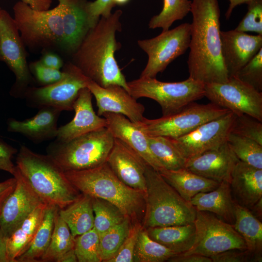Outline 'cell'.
Listing matches in <instances>:
<instances>
[{
	"mask_svg": "<svg viewBox=\"0 0 262 262\" xmlns=\"http://www.w3.org/2000/svg\"><path fill=\"white\" fill-rule=\"evenodd\" d=\"M58 210L55 216L51 240L41 260V262H58L66 253L74 248L75 237L67 224L60 216Z\"/></svg>",
	"mask_w": 262,
	"mask_h": 262,
	"instance_id": "obj_33",
	"label": "cell"
},
{
	"mask_svg": "<svg viewBox=\"0 0 262 262\" xmlns=\"http://www.w3.org/2000/svg\"><path fill=\"white\" fill-rule=\"evenodd\" d=\"M17 150L0 139V170L6 171L12 175L15 172L16 166L12 162L13 156Z\"/></svg>",
	"mask_w": 262,
	"mask_h": 262,
	"instance_id": "obj_48",
	"label": "cell"
},
{
	"mask_svg": "<svg viewBox=\"0 0 262 262\" xmlns=\"http://www.w3.org/2000/svg\"><path fill=\"white\" fill-rule=\"evenodd\" d=\"M13 176L16 179V187L0 212V229L6 238L35 209L44 203L28 185L16 167Z\"/></svg>",
	"mask_w": 262,
	"mask_h": 262,
	"instance_id": "obj_16",
	"label": "cell"
},
{
	"mask_svg": "<svg viewBox=\"0 0 262 262\" xmlns=\"http://www.w3.org/2000/svg\"><path fill=\"white\" fill-rule=\"evenodd\" d=\"M122 11L117 10L108 16H101L72 54L71 62L98 85L116 84L129 92L128 82L115 57L121 45L116 34L122 29Z\"/></svg>",
	"mask_w": 262,
	"mask_h": 262,
	"instance_id": "obj_2",
	"label": "cell"
},
{
	"mask_svg": "<svg viewBox=\"0 0 262 262\" xmlns=\"http://www.w3.org/2000/svg\"><path fill=\"white\" fill-rule=\"evenodd\" d=\"M33 9L42 11L49 9L51 4V0H21Z\"/></svg>",
	"mask_w": 262,
	"mask_h": 262,
	"instance_id": "obj_52",
	"label": "cell"
},
{
	"mask_svg": "<svg viewBox=\"0 0 262 262\" xmlns=\"http://www.w3.org/2000/svg\"><path fill=\"white\" fill-rule=\"evenodd\" d=\"M47 205L42 203L39 205L6 238L9 262H16V259L30 246L42 221Z\"/></svg>",
	"mask_w": 262,
	"mask_h": 262,
	"instance_id": "obj_27",
	"label": "cell"
},
{
	"mask_svg": "<svg viewBox=\"0 0 262 262\" xmlns=\"http://www.w3.org/2000/svg\"><path fill=\"white\" fill-rule=\"evenodd\" d=\"M59 209L47 205L42 221L28 249L18 257L16 262H38L45 254L50 242L55 214Z\"/></svg>",
	"mask_w": 262,
	"mask_h": 262,
	"instance_id": "obj_31",
	"label": "cell"
},
{
	"mask_svg": "<svg viewBox=\"0 0 262 262\" xmlns=\"http://www.w3.org/2000/svg\"><path fill=\"white\" fill-rule=\"evenodd\" d=\"M231 132L253 140L262 145V122L250 115H236Z\"/></svg>",
	"mask_w": 262,
	"mask_h": 262,
	"instance_id": "obj_41",
	"label": "cell"
},
{
	"mask_svg": "<svg viewBox=\"0 0 262 262\" xmlns=\"http://www.w3.org/2000/svg\"><path fill=\"white\" fill-rule=\"evenodd\" d=\"M39 62L48 67L60 70L64 63L61 58L57 54L49 50L44 51Z\"/></svg>",
	"mask_w": 262,
	"mask_h": 262,
	"instance_id": "obj_49",
	"label": "cell"
},
{
	"mask_svg": "<svg viewBox=\"0 0 262 262\" xmlns=\"http://www.w3.org/2000/svg\"><path fill=\"white\" fill-rule=\"evenodd\" d=\"M158 172L163 179L188 201L199 193L215 189L220 183L199 176L185 168L175 170L163 168Z\"/></svg>",
	"mask_w": 262,
	"mask_h": 262,
	"instance_id": "obj_26",
	"label": "cell"
},
{
	"mask_svg": "<svg viewBox=\"0 0 262 262\" xmlns=\"http://www.w3.org/2000/svg\"><path fill=\"white\" fill-rule=\"evenodd\" d=\"M78 262L74 248L66 253L58 261V262Z\"/></svg>",
	"mask_w": 262,
	"mask_h": 262,
	"instance_id": "obj_56",
	"label": "cell"
},
{
	"mask_svg": "<svg viewBox=\"0 0 262 262\" xmlns=\"http://www.w3.org/2000/svg\"><path fill=\"white\" fill-rule=\"evenodd\" d=\"M205 91L211 102L236 115H247L262 122V92L236 77L224 82L206 84Z\"/></svg>",
	"mask_w": 262,
	"mask_h": 262,
	"instance_id": "obj_13",
	"label": "cell"
},
{
	"mask_svg": "<svg viewBox=\"0 0 262 262\" xmlns=\"http://www.w3.org/2000/svg\"><path fill=\"white\" fill-rule=\"evenodd\" d=\"M145 211L143 228L185 225L194 223L197 210L183 198L161 176L147 164Z\"/></svg>",
	"mask_w": 262,
	"mask_h": 262,
	"instance_id": "obj_6",
	"label": "cell"
},
{
	"mask_svg": "<svg viewBox=\"0 0 262 262\" xmlns=\"http://www.w3.org/2000/svg\"><path fill=\"white\" fill-rule=\"evenodd\" d=\"M25 46L14 17L5 10L0 12V61L15 75L14 96H24L32 80Z\"/></svg>",
	"mask_w": 262,
	"mask_h": 262,
	"instance_id": "obj_14",
	"label": "cell"
},
{
	"mask_svg": "<svg viewBox=\"0 0 262 262\" xmlns=\"http://www.w3.org/2000/svg\"><path fill=\"white\" fill-rule=\"evenodd\" d=\"M213 262H262V257L247 249H232L210 257Z\"/></svg>",
	"mask_w": 262,
	"mask_h": 262,
	"instance_id": "obj_46",
	"label": "cell"
},
{
	"mask_svg": "<svg viewBox=\"0 0 262 262\" xmlns=\"http://www.w3.org/2000/svg\"><path fill=\"white\" fill-rule=\"evenodd\" d=\"M190 12L189 77L205 84L226 82L229 77L221 54L218 0H192Z\"/></svg>",
	"mask_w": 262,
	"mask_h": 262,
	"instance_id": "obj_1",
	"label": "cell"
},
{
	"mask_svg": "<svg viewBox=\"0 0 262 262\" xmlns=\"http://www.w3.org/2000/svg\"><path fill=\"white\" fill-rule=\"evenodd\" d=\"M102 115L107 120V128L115 138L124 143L147 164L157 171L164 168L150 151L147 135L124 115L116 113H105Z\"/></svg>",
	"mask_w": 262,
	"mask_h": 262,
	"instance_id": "obj_21",
	"label": "cell"
},
{
	"mask_svg": "<svg viewBox=\"0 0 262 262\" xmlns=\"http://www.w3.org/2000/svg\"><path fill=\"white\" fill-rule=\"evenodd\" d=\"M146 230L151 239L177 254L188 251L193 246L196 238V227L194 223L148 228Z\"/></svg>",
	"mask_w": 262,
	"mask_h": 262,
	"instance_id": "obj_29",
	"label": "cell"
},
{
	"mask_svg": "<svg viewBox=\"0 0 262 262\" xmlns=\"http://www.w3.org/2000/svg\"><path fill=\"white\" fill-rule=\"evenodd\" d=\"M1 9H2L0 7V12L1 10Z\"/></svg>",
	"mask_w": 262,
	"mask_h": 262,
	"instance_id": "obj_58",
	"label": "cell"
},
{
	"mask_svg": "<svg viewBox=\"0 0 262 262\" xmlns=\"http://www.w3.org/2000/svg\"><path fill=\"white\" fill-rule=\"evenodd\" d=\"M240 160L228 142L186 160L185 168L218 182H230L232 171Z\"/></svg>",
	"mask_w": 262,
	"mask_h": 262,
	"instance_id": "obj_19",
	"label": "cell"
},
{
	"mask_svg": "<svg viewBox=\"0 0 262 262\" xmlns=\"http://www.w3.org/2000/svg\"><path fill=\"white\" fill-rule=\"evenodd\" d=\"M229 112L212 102L203 104L193 102L171 115L153 119L144 117L135 124L147 136L175 139Z\"/></svg>",
	"mask_w": 262,
	"mask_h": 262,
	"instance_id": "obj_9",
	"label": "cell"
},
{
	"mask_svg": "<svg viewBox=\"0 0 262 262\" xmlns=\"http://www.w3.org/2000/svg\"><path fill=\"white\" fill-rule=\"evenodd\" d=\"M64 76L58 82L40 87L28 88L24 97L29 106L40 109L52 107L72 111L80 90L87 87L90 79L72 62L64 65Z\"/></svg>",
	"mask_w": 262,
	"mask_h": 262,
	"instance_id": "obj_11",
	"label": "cell"
},
{
	"mask_svg": "<svg viewBox=\"0 0 262 262\" xmlns=\"http://www.w3.org/2000/svg\"><path fill=\"white\" fill-rule=\"evenodd\" d=\"M251 0H229V7L225 14L226 18L230 17L233 9L237 6L243 3H246Z\"/></svg>",
	"mask_w": 262,
	"mask_h": 262,
	"instance_id": "obj_55",
	"label": "cell"
},
{
	"mask_svg": "<svg viewBox=\"0 0 262 262\" xmlns=\"http://www.w3.org/2000/svg\"><path fill=\"white\" fill-rule=\"evenodd\" d=\"M191 25L181 24L150 39L139 40L138 45L148 56L147 65L140 77L155 78L168 65L189 49Z\"/></svg>",
	"mask_w": 262,
	"mask_h": 262,
	"instance_id": "obj_12",
	"label": "cell"
},
{
	"mask_svg": "<svg viewBox=\"0 0 262 262\" xmlns=\"http://www.w3.org/2000/svg\"><path fill=\"white\" fill-rule=\"evenodd\" d=\"M249 210L252 214L262 221V198H261Z\"/></svg>",
	"mask_w": 262,
	"mask_h": 262,
	"instance_id": "obj_54",
	"label": "cell"
},
{
	"mask_svg": "<svg viewBox=\"0 0 262 262\" xmlns=\"http://www.w3.org/2000/svg\"><path fill=\"white\" fill-rule=\"evenodd\" d=\"M129 92L136 99L147 98L161 107L163 116L174 114L205 97V84L190 77L178 82H163L156 78L140 77L127 82Z\"/></svg>",
	"mask_w": 262,
	"mask_h": 262,
	"instance_id": "obj_8",
	"label": "cell"
},
{
	"mask_svg": "<svg viewBox=\"0 0 262 262\" xmlns=\"http://www.w3.org/2000/svg\"><path fill=\"white\" fill-rule=\"evenodd\" d=\"M130 0H113L115 5H122L127 3Z\"/></svg>",
	"mask_w": 262,
	"mask_h": 262,
	"instance_id": "obj_57",
	"label": "cell"
},
{
	"mask_svg": "<svg viewBox=\"0 0 262 262\" xmlns=\"http://www.w3.org/2000/svg\"><path fill=\"white\" fill-rule=\"evenodd\" d=\"M170 262H213L210 257L196 254H178L168 260Z\"/></svg>",
	"mask_w": 262,
	"mask_h": 262,
	"instance_id": "obj_51",
	"label": "cell"
},
{
	"mask_svg": "<svg viewBox=\"0 0 262 262\" xmlns=\"http://www.w3.org/2000/svg\"><path fill=\"white\" fill-rule=\"evenodd\" d=\"M114 139L109 130L103 127L68 141L55 140L47 152L64 172L92 168L106 162Z\"/></svg>",
	"mask_w": 262,
	"mask_h": 262,
	"instance_id": "obj_7",
	"label": "cell"
},
{
	"mask_svg": "<svg viewBox=\"0 0 262 262\" xmlns=\"http://www.w3.org/2000/svg\"><path fill=\"white\" fill-rule=\"evenodd\" d=\"M147 139L150 151L164 168L171 170L185 168L186 160L170 138L147 136Z\"/></svg>",
	"mask_w": 262,
	"mask_h": 262,
	"instance_id": "obj_34",
	"label": "cell"
},
{
	"mask_svg": "<svg viewBox=\"0 0 262 262\" xmlns=\"http://www.w3.org/2000/svg\"><path fill=\"white\" fill-rule=\"evenodd\" d=\"M132 224L131 220L126 218L121 223L99 234L102 262H107L116 255L126 238Z\"/></svg>",
	"mask_w": 262,
	"mask_h": 262,
	"instance_id": "obj_39",
	"label": "cell"
},
{
	"mask_svg": "<svg viewBox=\"0 0 262 262\" xmlns=\"http://www.w3.org/2000/svg\"><path fill=\"white\" fill-rule=\"evenodd\" d=\"M92 95L87 87L80 90L73 105L74 116L69 122L58 128L56 140L68 141L85 133L107 127L105 118L97 115L93 109Z\"/></svg>",
	"mask_w": 262,
	"mask_h": 262,
	"instance_id": "obj_22",
	"label": "cell"
},
{
	"mask_svg": "<svg viewBox=\"0 0 262 262\" xmlns=\"http://www.w3.org/2000/svg\"><path fill=\"white\" fill-rule=\"evenodd\" d=\"M91 199L94 213L93 228L99 234L128 218L113 203L99 198L91 197Z\"/></svg>",
	"mask_w": 262,
	"mask_h": 262,
	"instance_id": "obj_38",
	"label": "cell"
},
{
	"mask_svg": "<svg viewBox=\"0 0 262 262\" xmlns=\"http://www.w3.org/2000/svg\"><path fill=\"white\" fill-rule=\"evenodd\" d=\"M14 20L25 46L33 51L52 49L68 53L67 23L62 6L39 11L21 1L13 7Z\"/></svg>",
	"mask_w": 262,
	"mask_h": 262,
	"instance_id": "obj_5",
	"label": "cell"
},
{
	"mask_svg": "<svg viewBox=\"0 0 262 262\" xmlns=\"http://www.w3.org/2000/svg\"><path fill=\"white\" fill-rule=\"evenodd\" d=\"M58 213L75 238L94 227V213L92 199L87 195L81 193L72 203L59 209Z\"/></svg>",
	"mask_w": 262,
	"mask_h": 262,
	"instance_id": "obj_30",
	"label": "cell"
},
{
	"mask_svg": "<svg viewBox=\"0 0 262 262\" xmlns=\"http://www.w3.org/2000/svg\"><path fill=\"white\" fill-rule=\"evenodd\" d=\"M87 87L95 98L98 115L105 113L121 114L134 123L144 118L145 107L123 87L116 84L102 87L90 80Z\"/></svg>",
	"mask_w": 262,
	"mask_h": 262,
	"instance_id": "obj_18",
	"label": "cell"
},
{
	"mask_svg": "<svg viewBox=\"0 0 262 262\" xmlns=\"http://www.w3.org/2000/svg\"><path fill=\"white\" fill-rule=\"evenodd\" d=\"M178 254L151 239L145 229L140 230L133 255L136 262H163Z\"/></svg>",
	"mask_w": 262,
	"mask_h": 262,
	"instance_id": "obj_35",
	"label": "cell"
},
{
	"mask_svg": "<svg viewBox=\"0 0 262 262\" xmlns=\"http://www.w3.org/2000/svg\"><path fill=\"white\" fill-rule=\"evenodd\" d=\"M30 70L36 81L43 86L55 83L60 80L64 76L63 70L46 66L39 61L32 63L30 66Z\"/></svg>",
	"mask_w": 262,
	"mask_h": 262,
	"instance_id": "obj_45",
	"label": "cell"
},
{
	"mask_svg": "<svg viewBox=\"0 0 262 262\" xmlns=\"http://www.w3.org/2000/svg\"><path fill=\"white\" fill-rule=\"evenodd\" d=\"M234 76L262 92V49Z\"/></svg>",
	"mask_w": 262,
	"mask_h": 262,
	"instance_id": "obj_42",
	"label": "cell"
},
{
	"mask_svg": "<svg viewBox=\"0 0 262 262\" xmlns=\"http://www.w3.org/2000/svg\"><path fill=\"white\" fill-rule=\"evenodd\" d=\"M0 262H9L7 251L6 238L0 229Z\"/></svg>",
	"mask_w": 262,
	"mask_h": 262,
	"instance_id": "obj_53",
	"label": "cell"
},
{
	"mask_svg": "<svg viewBox=\"0 0 262 262\" xmlns=\"http://www.w3.org/2000/svg\"><path fill=\"white\" fill-rule=\"evenodd\" d=\"M227 142L240 161L262 169V145L253 140L231 132Z\"/></svg>",
	"mask_w": 262,
	"mask_h": 262,
	"instance_id": "obj_37",
	"label": "cell"
},
{
	"mask_svg": "<svg viewBox=\"0 0 262 262\" xmlns=\"http://www.w3.org/2000/svg\"><path fill=\"white\" fill-rule=\"evenodd\" d=\"M74 250L79 262H102L99 234L94 228L75 238Z\"/></svg>",
	"mask_w": 262,
	"mask_h": 262,
	"instance_id": "obj_40",
	"label": "cell"
},
{
	"mask_svg": "<svg viewBox=\"0 0 262 262\" xmlns=\"http://www.w3.org/2000/svg\"><path fill=\"white\" fill-rule=\"evenodd\" d=\"M65 174L81 193L113 203L132 224L142 221L145 211V192L122 182L106 162L92 168L66 171Z\"/></svg>",
	"mask_w": 262,
	"mask_h": 262,
	"instance_id": "obj_3",
	"label": "cell"
},
{
	"mask_svg": "<svg viewBox=\"0 0 262 262\" xmlns=\"http://www.w3.org/2000/svg\"><path fill=\"white\" fill-rule=\"evenodd\" d=\"M197 211L214 214L223 221L233 225L235 221V204L229 182H221L215 189L197 194L190 200Z\"/></svg>",
	"mask_w": 262,
	"mask_h": 262,
	"instance_id": "obj_25",
	"label": "cell"
},
{
	"mask_svg": "<svg viewBox=\"0 0 262 262\" xmlns=\"http://www.w3.org/2000/svg\"><path fill=\"white\" fill-rule=\"evenodd\" d=\"M39 109L38 113L30 118L22 121L9 119L8 131L20 133L36 144L56 138L57 122L62 111L52 107Z\"/></svg>",
	"mask_w": 262,
	"mask_h": 262,
	"instance_id": "obj_23",
	"label": "cell"
},
{
	"mask_svg": "<svg viewBox=\"0 0 262 262\" xmlns=\"http://www.w3.org/2000/svg\"><path fill=\"white\" fill-rule=\"evenodd\" d=\"M106 163L124 184L146 193V163L120 140L115 138Z\"/></svg>",
	"mask_w": 262,
	"mask_h": 262,
	"instance_id": "obj_20",
	"label": "cell"
},
{
	"mask_svg": "<svg viewBox=\"0 0 262 262\" xmlns=\"http://www.w3.org/2000/svg\"><path fill=\"white\" fill-rule=\"evenodd\" d=\"M223 62L229 78L248 63L262 49V35L236 30L220 32Z\"/></svg>",
	"mask_w": 262,
	"mask_h": 262,
	"instance_id": "obj_17",
	"label": "cell"
},
{
	"mask_svg": "<svg viewBox=\"0 0 262 262\" xmlns=\"http://www.w3.org/2000/svg\"><path fill=\"white\" fill-rule=\"evenodd\" d=\"M164 5L161 12L150 20L148 27L154 29H162V31L169 29L176 21L182 19L190 12L192 1L190 0H163Z\"/></svg>",
	"mask_w": 262,
	"mask_h": 262,
	"instance_id": "obj_36",
	"label": "cell"
},
{
	"mask_svg": "<svg viewBox=\"0 0 262 262\" xmlns=\"http://www.w3.org/2000/svg\"><path fill=\"white\" fill-rule=\"evenodd\" d=\"M246 4L247 12L235 30L262 35V0H251Z\"/></svg>",
	"mask_w": 262,
	"mask_h": 262,
	"instance_id": "obj_43",
	"label": "cell"
},
{
	"mask_svg": "<svg viewBox=\"0 0 262 262\" xmlns=\"http://www.w3.org/2000/svg\"><path fill=\"white\" fill-rule=\"evenodd\" d=\"M16 183V179L15 177L0 182V212L5 201L14 191Z\"/></svg>",
	"mask_w": 262,
	"mask_h": 262,
	"instance_id": "obj_50",
	"label": "cell"
},
{
	"mask_svg": "<svg viewBox=\"0 0 262 262\" xmlns=\"http://www.w3.org/2000/svg\"><path fill=\"white\" fill-rule=\"evenodd\" d=\"M234 229L244 239L246 249L261 256L262 254V223L249 209L235 204Z\"/></svg>",
	"mask_w": 262,
	"mask_h": 262,
	"instance_id": "obj_32",
	"label": "cell"
},
{
	"mask_svg": "<svg viewBox=\"0 0 262 262\" xmlns=\"http://www.w3.org/2000/svg\"><path fill=\"white\" fill-rule=\"evenodd\" d=\"M235 116L234 113L229 112L180 137L170 139L187 160L227 142Z\"/></svg>",
	"mask_w": 262,
	"mask_h": 262,
	"instance_id": "obj_15",
	"label": "cell"
},
{
	"mask_svg": "<svg viewBox=\"0 0 262 262\" xmlns=\"http://www.w3.org/2000/svg\"><path fill=\"white\" fill-rule=\"evenodd\" d=\"M16 164L23 178L45 204L63 209L81 194L48 154L35 153L22 145L17 152Z\"/></svg>",
	"mask_w": 262,
	"mask_h": 262,
	"instance_id": "obj_4",
	"label": "cell"
},
{
	"mask_svg": "<svg viewBox=\"0 0 262 262\" xmlns=\"http://www.w3.org/2000/svg\"><path fill=\"white\" fill-rule=\"evenodd\" d=\"M115 6L113 0L88 1L86 5V12L91 28L97 23L101 16H110Z\"/></svg>",
	"mask_w": 262,
	"mask_h": 262,
	"instance_id": "obj_47",
	"label": "cell"
},
{
	"mask_svg": "<svg viewBox=\"0 0 262 262\" xmlns=\"http://www.w3.org/2000/svg\"><path fill=\"white\" fill-rule=\"evenodd\" d=\"M143 226L141 222L132 224L128 234L116 255L107 262H132L139 232Z\"/></svg>",
	"mask_w": 262,
	"mask_h": 262,
	"instance_id": "obj_44",
	"label": "cell"
},
{
	"mask_svg": "<svg viewBox=\"0 0 262 262\" xmlns=\"http://www.w3.org/2000/svg\"><path fill=\"white\" fill-rule=\"evenodd\" d=\"M229 185L235 202L249 209L262 198V169L239 161L232 171Z\"/></svg>",
	"mask_w": 262,
	"mask_h": 262,
	"instance_id": "obj_24",
	"label": "cell"
},
{
	"mask_svg": "<svg viewBox=\"0 0 262 262\" xmlns=\"http://www.w3.org/2000/svg\"><path fill=\"white\" fill-rule=\"evenodd\" d=\"M194 223L195 243L188 251L180 254H196L210 257L229 249H247L244 239L233 226L213 213L197 211Z\"/></svg>",
	"mask_w": 262,
	"mask_h": 262,
	"instance_id": "obj_10",
	"label": "cell"
},
{
	"mask_svg": "<svg viewBox=\"0 0 262 262\" xmlns=\"http://www.w3.org/2000/svg\"><path fill=\"white\" fill-rule=\"evenodd\" d=\"M63 7L67 23L69 53L78 49L91 29L86 12L87 0H58Z\"/></svg>",
	"mask_w": 262,
	"mask_h": 262,
	"instance_id": "obj_28",
	"label": "cell"
}]
</instances>
